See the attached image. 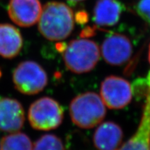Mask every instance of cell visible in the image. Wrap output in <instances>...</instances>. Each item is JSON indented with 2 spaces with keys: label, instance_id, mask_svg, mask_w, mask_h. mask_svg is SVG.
Returning <instances> with one entry per match:
<instances>
[{
  "label": "cell",
  "instance_id": "6da1fadb",
  "mask_svg": "<svg viewBox=\"0 0 150 150\" xmlns=\"http://www.w3.org/2000/svg\"><path fill=\"white\" fill-rule=\"evenodd\" d=\"M38 29L43 36L51 41L67 38L74 27V17L71 8L64 3L50 1L42 9Z\"/></svg>",
  "mask_w": 150,
  "mask_h": 150
},
{
  "label": "cell",
  "instance_id": "7a4b0ae2",
  "mask_svg": "<svg viewBox=\"0 0 150 150\" xmlns=\"http://www.w3.org/2000/svg\"><path fill=\"white\" fill-rule=\"evenodd\" d=\"M61 50L65 66L76 74H84L93 70L101 55L98 45L86 38L71 40L67 45H63Z\"/></svg>",
  "mask_w": 150,
  "mask_h": 150
},
{
  "label": "cell",
  "instance_id": "3957f363",
  "mask_svg": "<svg viewBox=\"0 0 150 150\" xmlns=\"http://www.w3.org/2000/svg\"><path fill=\"white\" fill-rule=\"evenodd\" d=\"M106 114L102 99L94 92H86L77 95L70 104L72 122L81 129H88L102 123Z\"/></svg>",
  "mask_w": 150,
  "mask_h": 150
},
{
  "label": "cell",
  "instance_id": "277c9868",
  "mask_svg": "<svg viewBox=\"0 0 150 150\" xmlns=\"http://www.w3.org/2000/svg\"><path fill=\"white\" fill-rule=\"evenodd\" d=\"M63 109L51 97L38 99L30 106L28 113L29 122L33 129L49 131L56 129L63 120Z\"/></svg>",
  "mask_w": 150,
  "mask_h": 150
},
{
  "label": "cell",
  "instance_id": "5b68a950",
  "mask_svg": "<svg viewBox=\"0 0 150 150\" xmlns=\"http://www.w3.org/2000/svg\"><path fill=\"white\" fill-rule=\"evenodd\" d=\"M13 81L16 89L24 95H35L45 88L47 74L40 65L26 61L19 64L13 71Z\"/></svg>",
  "mask_w": 150,
  "mask_h": 150
},
{
  "label": "cell",
  "instance_id": "8992f818",
  "mask_svg": "<svg viewBox=\"0 0 150 150\" xmlns=\"http://www.w3.org/2000/svg\"><path fill=\"white\" fill-rule=\"evenodd\" d=\"M128 81L110 75L103 80L100 86V97L110 109H121L131 102L133 90Z\"/></svg>",
  "mask_w": 150,
  "mask_h": 150
},
{
  "label": "cell",
  "instance_id": "52a82bcc",
  "mask_svg": "<svg viewBox=\"0 0 150 150\" xmlns=\"http://www.w3.org/2000/svg\"><path fill=\"white\" fill-rule=\"evenodd\" d=\"M100 52L106 63L119 66L126 63L132 56V43L127 35L112 33L103 41Z\"/></svg>",
  "mask_w": 150,
  "mask_h": 150
},
{
  "label": "cell",
  "instance_id": "ba28073f",
  "mask_svg": "<svg viewBox=\"0 0 150 150\" xmlns=\"http://www.w3.org/2000/svg\"><path fill=\"white\" fill-rule=\"evenodd\" d=\"M42 9L39 0H11L8 13L11 20L17 25L28 27L38 21Z\"/></svg>",
  "mask_w": 150,
  "mask_h": 150
},
{
  "label": "cell",
  "instance_id": "9c48e42d",
  "mask_svg": "<svg viewBox=\"0 0 150 150\" xmlns=\"http://www.w3.org/2000/svg\"><path fill=\"white\" fill-rule=\"evenodd\" d=\"M24 111L18 101L0 97V130L16 132L24 123Z\"/></svg>",
  "mask_w": 150,
  "mask_h": 150
},
{
  "label": "cell",
  "instance_id": "30bf717a",
  "mask_svg": "<svg viewBox=\"0 0 150 150\" xmlns=\"http://www.w3.org/2000/svg\"><path fill=\"white\" fill-rule=\"evenodd\" d=\"M117 150H150V93L147 94L138 129Z\"/></svg>",
  "mask_w": 150,
  "mask_h": 150
},
{
  "label": "cell",
  "instance_id": "8fae6325",
  "mask_svg": "<svg viewBox=\"0 0 150 150\" xmlns=\"http://www.w3.org/2000/svg\"><path fill=\"white\" fill-rule=\"evenodd\" d=\"M123 131L119 125L108 121L99 124L94 133L93 140L98 150H117L122 145Z\"/></svg>",
  "mask_w": 150,
  "mask_h": 150
},
{
  "label": "cell",
  "instance_id": "7c38bea8",
  "mask_svg": "<svg viewBox=\"0 0 150 150\" xmlns=\"http://www.w3.org/2000/svg\"><path fill=\"white\" fill-rule=\"evenodd\" d=\"M125 6L119 0H97L93 10V20L100 27L114 26L119 22Z\"/></svg>",
  "mask_w": 150,
  "mask_h": 150
},
{
  "label": "cell",
  "instance_id": "4fadbf2b",
  "mask_svg": "<svg viewBox=\"0 0 150 150\" xmlns=\"http://www.w3.org/2000/svg\"><path fill=\"white\" fill-rule=\"evenodd\" d=\"M23 44L18 29L9 24H0V56L6 59L16 57Z\"/></svg>",
  "mask_w": 150,
  "mask_h": 150
},
{
  "label": "cell",
  "instance_id": "5bb4252c",
  "mask_svg": "<svg viewBox=\"0 0 150 150\" xmlns=\"http://www.w3.org/2000/svg\"><path fill=\"white\" fill-rule=\"evenodd\" d=\"M0 150H33V145L29 137L25 134L14 133L1 138Z\"/></svg>",
  "mask_w": 150,
  "mask_h": 150
},
{
  "label": "cell",
  "instance_id": "9a60e30c",
  "mask_svg": "<svg viewBox=\"0 0 150 150\" xmlns=\"http://www.w3.org/2000/svg\"><path fill=\"white\" fill-rule=\"evenodd\" d=\"M33 150H65V149L61 138L53 134H46L35 141Z\"/></svg>",
  "mask_w": 150,
  "mask_h": 150
},
{
  "label": "cell",
  "instance_id": "2e32d148",
  "mask_svg": "<svg viewBox=\"0 0 150 150\" xmlns=\"http://www.w3.org/2000/svg\"><path fill=\"white\" fill-rule=\"evenodd\" d=\"M134 8L137 14L150 26V0H139Z\"/></svg>",
  "mask_w": 150,
  "mask_h": 150
},
{
  "label": "cell",
  "instance_id": "e0dca14e",
  "mask_svg": "<svg viewBox=\"0 0 150 150\" xmlns=\"http://www.w3.org/2000/svg\"><path fill=\"white\" fill-rule=\"evenodd\" d=\"M85 13H81L78 14L77 16H76V20L79 22V23H83V22H86L88 20L87 15H84Z\"/></svg>",
  "mask_w": 150,
  "mask_h": 150
},
{
  "label": "cell",
  "instance_id": "ac0fdd59",
  "mask_svg": "<svg viewBox=\"0 0 150 150\" xmlns=\"http://www.w3.org/2000/svg\"><path fill=\"white\" fill-rule=\"evenodd\" d=\"M145 83L148 88V91H149V92L150 93V70L149 71V72H148L147 74V79H146L145 80Z\"/></svg>",
  "mask_w": 150,
  "mask_h": 150
},
{
  "label": "cell",
  "instance_id": "d6986e66",
  "mask_svg": "<svg viewBox=\"0 0 150 150\" xmlns=\"http://www.w3.org/2000/svg\"><path fill=\"white\" fill-rule=\"evenodd\" d=\"M67 1L72 3H78V2H81V1H85V0H67Z\"/></svg>",
  "mask_w": 150,
  "mask_h": 150
},
{
  "label": "cell",
  "instance_id": "ffe728a7",
  "mask_svg": "<svg viewBox=\"0 0 150 150\" xmlns=\"http://www.w3.org/2000/svg\"><path fill=\"white\" fill-rule=\"evenodd\" d=\"M148 60H149V62L150 63V45H149V52H148Z\"/></svg>",
  "mask_w": 150,
  "mask_h": 150
},
{
  "label": "cell",
  "instance_id": "44dd1931",
  "mask_svg": "<svg viewBox=\"0 0 150 150\" xmlns=\"http://www.w3.org/2000/svg\"><path fill=\"white\" fill-rule=\"evenodd\" d=\"M0 76H1V72H0Z\"/></svg>",
  "mask_w": 150,
  "mask_h": 150
}]
</instances>
